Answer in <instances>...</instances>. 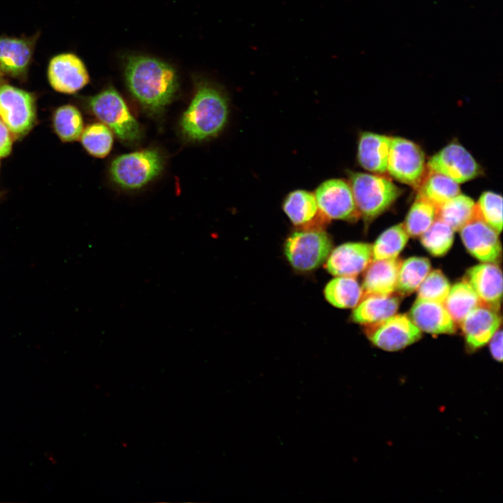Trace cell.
I'll return each mask as SVG.
<instances>
[{
    "instance_id": "1",
    "label": "cell",
    "mask_w": 503,
    "mask_h": 503,
    "mask_svg": "<svg viewBox=\"0 0 503 503\" xmlns=\"http://www.w3.org/2000/svg\"><path fill=\"white\" fill-rule=\"evenodd\" d=\"M124 75L129 91L152 113L161 112L178 90V79L168 64L147 56L129 57Z\"/></svg>"
},
{
    "instance_id": "2",
    "label": "cell",
    "mask_w": 503,
    "mask_h": 503,
    "mask_svg": "<svg viewBox=\"0 0 503 503\" xmlns=\"http://www.w3.org/2000/svg\"><path fill=\"white\" fill-rule=\"evenodd\" d=\"M228 117V102L226 94L216 85L202 82L184 112L180 125L187 138L203 140L219 133Z\"/></svg>"
},
{
    "instance_id": "3",
    "label": "cell",
    "mask_w": 503,
    "mask_h": 503,
    "mask_svg": "<svg viewBox=\"0 0 503 503\" xmlns=\"http://www.w3.org/2000/svg\"><path fill=\"white\" fill-rule=\"evenodd\" d=\"M354 201L360 216L370 221L389 208L402 191L380 174L347 172Z\"/></svg>"
},
{
    "instance_id": "4",
    "label": "cell",
    "mask_w": 503,
    "mask_h": 503,
    "mask_svg": "<svg viewBox=\"0 0 503 503\" xmlns=\"http://www.w3.org/2000/svg\"><path fill=\"white\" fill-rule=\"evenodd\" d=\"M162 156L156 150H145L121 155L113 160L110 173L119 187L137 189L157 177L163 169Z\"/></svg>"
},
{
    "instance_id": "5",
    "label": "cell",
    "mask_w": 503,
    "mask_h": 503,
    "mask_svg": "<svg viewBox=\"0 0 503 503\" xmlns=\"http://www.w3.org/2000/svg\"><path fill=\"white\" fill-rule=\"evenodd\" d=\"M93 113L122 141L133 143L140 138L138 122L120 94L112 87L89 99Z\"/></svg>"
},
{
    "instance_id": "6",
    "label": "cell",
    "mask_w": 503,
    "mask_h": 503,
    "mask_svg": "<svg viewBox=\"0 0 503 503\" xmlns=\"http://www.w3.org/2000/svg\"><path fill=\"white\" fill-rule=\"evenodd\" d=\"M332 248V241L325 231L307 229L291 234L286 240L284 252L295 269L310 271L326 261Z\"/></svg>"
},
{
    "instance_id": "7",
    "label": "cell",
    "mask_w": 503,
    "mask_h": 503,
    "mask_svg": "<svg viewBox=\"0 0 503 503\" xmlns=\"http://www.w3.org/2000/svg\"><path fill=\"white\" fill-rule=\"evenodd\" d=\"M426 167L425 154L420 146L404 138H391L386 168L391 176L418 188L425 175Z\"/></svg>"
},
{
    "instance_id": "8",
    "label": "cell",
    "mask_w": 503,
    "mask_h": 503,
    "mask_svg": "<svg viewBox=\"0 0 503 503\" xmlns=\"http://www.w3.org/2000/svg\"><path fill=\"white\" fill-rule=\"evenodd\" d=\"M36 117L35 99L31 93L9 85H0V119L15 138L27 134Z\"/></svg>"
},
{
    "instance_id": "9",
    "label": "cell",
    "mask_w": 503,
    "mask_h": 503,
    "mask_svg": "<svg viewBox=\"0 0 503 503\" xmlns=\"http://www.w3.org/2000/svg\"><path fill=\"white\" fill-rule=\"evenodd\" d=\"M314 195L324 218L354 221L360 217L350 184L344 180H325L317 187Z\"/></svg>"
},
{
    "instance_id": "10",
    "label": "cell",
    "mask_w": 503,
    "mask_h": 503,
    "mask_svg": "<svg viewBox=\"0 0 503 503\" xmlns=\"http://www.w3.org/2000/svg\"><path fill=\"white\" fill-rule=\"evenodd\" d=\"M365 333L373 344L387 351H399L421 337V330L405 314H395L367 325Z\"/></svg>"
},
{
    "instance_id": "11",
    "label": "cell",
    "mask_w": 503,
    "mask_h": 503,
    "mask_svg": "<svg viewBox=\"0 0 503 503\" xmlns=\"http://www.w3.org/2000/svg\"><path fill=\"white\" fill-rule=\"evenodd\" d=\"M429 171L436 172L463 183L482 174V168L472 155L460 144L451 143L430 157Z\"/></svg>"
},
{
    "instance_id": "12",
    "label": "cell",
    "mask_w": 503,
    "mask_h": 503,
    "mask_svg": "<svg viewBox=\"0 0 503 503\" xmlns=\"http://www.w3.org/2000/svg\"><path fill=\"white\" fill-rule=\"evenodd\" d=\"M462 242L474 258L483 263H496L501 256L499 233L476 215L460 230Z\"/></svg>"
},
{
    "instance_id": "13",
    "label": "cell",
    "mask_w": 503,
    "mask_h": 503,
    "mask_svg": "<svg viewBox=\"0 0 503 503\" xmlns=\"http://www.w3.org/2000/svg\"><path fill=\"white\" fill-rule=\"evenodd\" d=\"M48 76L50 85L57 92L73 94L89 81L88 71L82 61L74 54L64 53L50 61Z\"/></svg>"
},
{
    "instance_id": "14",
    "label": "cell",
    "mask_w": 503,
    "mask_h": 503,
    "mask_svg": "<svg viewBox=\"0 0 503 503\" xmlns=\"http://www.w3.org/2000/svg\"><path fill=\"white\" fill-rule=\"evenodd\" d=\"M372 261V245L347 242L331 250L326 259L327 270L336 277H353L364 271Z\"/></svg>"
},
{
    "instance_id": "15",
    "label": "cell",
    "mask_w": 503,
    "mask_h": 503,
    "mask_svg": "<svg viewBox=\"0 0 503 503\" xmlns=\"http://www.w3.org/2000/svg\"><path fill=\"white\" fill-rule=\"evenodd\" d=\"M465 281L483 305L499 309L502 296V273L496 263H483L470 268L466 272Z\"/></svg>"
},
{
    "instance_id": "16",
    "label": "cell",
    "mask_w": 503,
    "mask_h": 503,
    "mask_svg": "<svg viewBox=\"0 0 503 503\" xmlns=\"http://www.w3.org/2000/svg\"><path fill=\"white\" fill-rule=\"evenodd\" d=\"M501 324L497 310L481 305L471 310L460 323L467 347L477 349L488 342Z\"/></svg>"
},
{
    "instance_id": "17",
    "label": "cell",
    "mask_w": 503,
    "mask_h": 503,
    "mask_svg": "<svg viewBox=\"0 0 503 503\" xmlns=\"http://www.w3.org/2000/svg\"><path fill=\"white\" fill-rule=\"evenodd\" d=\"M409 318L418 328L428 333L452 334L456 330V323L443 303L417 298Z\"/></svg>"
},
{
    "instance_id": "18",
    "label": "cell",
    "mask_w": 503,
    "mask_h": 503,
    "mask_svg": "<svg viewBox=\"0 0 503 503\" xmlns=\"http://www.w3.org/2000/svg\"><path fill=\"white\" fill-rule=\"evenodd\" d=\"M401 261L398 258L372 260L366 268L362 284L363 298L370 295L388 296L396 290Z\"/></svg>"
},
{
    "instance_id": "19",
    "label": "cell",
    "mask_w": 503,
    "mask_h": 503,
    "mask_svg": "<svg viewBox=\"0 0 503 503\" xmlns=\"http://www.w3.org/2000/svg\"><path fill=\"white\" fill-rule=\"evenodd\" d=\"M36 38L0 37V70L13 77L26 74Z\"/></svg>"
},
{
    "instance_id": "20",
    "label": "cell",
    "mask_w": 503,
    "mask_h": 503,
    "mask_svg": "<svg viewBox=\"0 0 503 503\" xmlns=\"http://www.w3.org/2000/svg\"><path fill=\"white\" fill-rule=\"evenodd\" d=\"M391 136L364 131L358 140L357 161L364 169L376 174L386 172Z\"/></svg>"
},
{
    "instance_id": "21",
    "label": "cell",
    "mask_w": 503,
    "mask_h": 503,
    "mask_svg": "<svg viewBox=\"0 0 503 503\" xmlns=\"http://www.w3.org/2000/svg\"><path fill=\"white\" fill-rule=\"evenodd\" d=\"M400 302L399 298L393 294L365 296L355 307L351 319L356 323L365 325L381 321L395 314Z\"/></svg>"
},
{
    "instance_id": "22",
    "label": "cell",
    "mask_w": 503,
    "mask_h": 503,
    "mask_svg": "<svg viewBox=\"0 0 503 503\" xmlns=\"http://www.w3.org/2000/svg\"><path fill=\"white\" fill-rule=\"evenodd\" d=\"M282 208L291 223L297 226L312 223L319 212L314 194L304 189L289 193L283 201Z\"/></svg>"
},
{
    "instance_id": "23",
    "label": "cell",
    "mask_w": 503,
    "mask_h": 503,
    "mask_svg": "<svg viewBox=\"0 0 503 503\" xmlns=\"http://www.w3.org/2000/svg\"><path fill=\"white\" fill-rule=\"evenodd\" d=\"M418 195L437 208L460 194L459 184L442 174L429 171L418 187Z\"/></svg>"
},
{
    "instance_id": "24",
    "label": "cell",
    "mask_w": 503,
    "mask_h": 503,
    "mask_svg": "<svg viewBox=\"0 0 503 503\" xmlns=\"http://www.w3.org/2000/svg\"><path fill=\"white\" fill-rule=\"evenodd\" d=\"M324 295L336 307L354 308L363 298V290L355 277L337 276L326 284Z\"/></svg>"
},
{
    "instance_id": "25",
    "label": "cell",
    "mask_w": 503,
    "mask_h": 503,
    "mask_svg": "<svg viewBox=\"0 0 503 503\" xmlns=\"http://www.w3.org/2000/svg\"><path fill=\"white\" fill-rule=\"evenodd\" d=\"M476 215V203L470 197L459 194L437 208V219L454 231H460Z\"/></svg>"
},
{
    "instance_id": "26",
    "label": "cell",
    "mask_w": 503,
    "mask_h": 503,
    "mask_svg": "<svg viewBox=\"0 0 503 503\" xmlns=\"http://www.w3.org/2000/svg\"><path fill=\"white\" fill-rule=\"evenodd\" d=\"M443 305L455 323L460 324L471 310L483 304L464 280L450 288Z\"/></svg>"
},
{
    "instance_id": "27",
    "label": "cell",
    "mask_w": 503,
    "mask_h": 503,
    "mask_svg": "<svg viewBox=\"0 0 503 503\" xmlns=\"http://www.w3.org/2000/svg\"><path fill=\"white\" fill-rule=\"evenodd\" d=\"M430 268V261L424 257H410L401 262L395 291L402 295H409L414 292L429 273Z\"/></svg>"
},
{
    "instance_id": "28",
    "label": "cell",
    "mask_w": 503,
    "mask_h": 503,
    "mask_svg": "<svg viewBox=\"0 0 503 503\" xmlns=\"http://www.w3.org/2000/svg\"><path fill=\"white\" fill-rule=\"evenodd\" d=\"M409 239L403 224L394 225L384 231L372 246V260L398 258Z\"/></svg>"
},
{
    "instance_id": "29",
    "label": "cell",
    "mask_w": 503,
    "mask_h": 503,
    "mask_svg": "<svg viewBox=\"0 0 503 503\" xmlns=\"http://www.w3.org/2000/svg\"><path fill=\"white\" fill-rule=\"evenodd\" d=\"M437 219V207L425 198L416 196L406 217L404 226L408 235L421 236Z\"/></svg>"
},
{
    "instance_id": "30",
    "label": "cell",
    "mask_w": 503,
    "mask_h": 503,
    "mask_svg": "<svg viewBox=\"0 0 503 503\" xmlns=\"http://www.w3.org/2000/svg\"><path fill=\"white\" fill-rule=\"evenodd\" d=\"M80 111L73 105H66L57 109L53 117L54 130L64 142L77 140L84 130Z\"/></svg>"
},
{
    "instance_id": "31",
    "label": "cell",
    "mask_w": 503,
    "mask_h": 503,
    "mask_svg": "<svg viewBox=\"0 0 503 503\" xmlns=\"http://www.w3.org/2000/svg\"><path fill=\"white\" fill-rule=\"evenodd\" d=\"M454 231L443 221L436 219L421 235V242L426 250L435 256H444L453 242Z\"/></svg>"
},
{
    "instance_id": "32",
    "label": "cell",
    "mask_w": 503,
    "mask_h": 503,
    "mask_svg": "<svg viewBox=\"0 0 503 503\" xmlns=\"http://www.w3.org/2000/svg\"><path fill=\"white\" fill-rule=\"evenodd\" d=\"M80 138L85 150L96 157L107 156L112 147V134L110 129L101 123H94L87 126L83 130Z\"/></svg>"
},
{
    "instance_id": "33",
    "label": "cell",
    "mask_w": 503,
    "mask_h": 503,
    "mask_svg": "<svg viewBox=\"0 0 503 503\" xmlns=\"http://www.w3.org/2000/svg\"><path fill=\"white\" fill-rule=\"evenodd\" d=\"M478 217L497 233L502 229V197L493 191H484L476 203Z\"/></svg>"
},
{
    "instance_id": "34",
    "label": "cell",
    "mask_w": 503,
    "mask_h": 503,
    "mask_svg": "<svg viewBox=\"0 0 503 503\" xmlns=\"http://www.w3.org/2000/svg\"><path fill=\"white\" fill-rule=\"evenodd\" d=\"M450 288V283L443 272L434 270L429 272L417 289L418 298L444 303Z\"/></svg>"
},
{
    "instance_id": "35",
    "label": "cell",
    "mask_w": 503,
    "mask_h": 503,
    "mask_svg": "<svg viewBox=\"0 0 503 503\" xmlns=\"http://www.w3.org/2000/svg\"><path fill=\"white\" fill-rule=\"evenodd\" d=\"M13 140L8 129L0 119V158L6 157L11 152Z\"/></svg>"
},
{
    "instance_id": "36",
    "label": "cell",
    "mask_w": 503,
    "mask_h": 503,
    "mask_svg": "<svg viewBox=\"0 0 503 503\" xmlns=\"http://www.w3.org/2000/svg\"><path fill=\"white\" fill-rule=\"evenodd\" d=\"M502 330L498 328L488 341L491 355L499 362L502 360Z\"/></svg>"
},
{
    "instance_id": "37",
    "label": "cell",
    "mask_w": 503,
    "mask_h": 503,
    "mask_svg": "<svg viewBox=\"0 0 503 503\" xmlns=\"http://www.w3.org/2000/svg\"><path fill=\"white\" fill-rule=\"evenodd\" d=\"M1 78H2V74H1V71L0 70V81L1 80Z\"/></svg>"
}]
</instances>
